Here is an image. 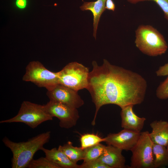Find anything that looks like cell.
Masks as SVG:
<instances>
[{
	"mask_svg": "<svg viewBox=\"0 0 168 168\" xmlns=\"http://www.w3.org/2000/svg\"><path fill=\"white\" fill-rule=\"evenodd\" d=\"M122 150L110 145L105 146L102 154L98 159L110 168H125V159Z\"/></svg>",
	"mask_w": 168,
	"mask_h": 168,
	"instance_id": "obj_12",
	"label": "cell"
},
{
	"mask_svg": "<svg viewBox=\"0 0 168 168\" xmlns=\"http://www.w3.org/2000/svg\"><path fill=\"white\" fill-rule=\"evenodd\" d=\"M80 141L81 147L84 149L101 142H105V138H102L96 134L86 133L81 136Z\"/></svg>",
	"mask_w": 168,
	"mask_h": 168,
	"instance_id": "obj_19",
	"label": "cell"
},
{
	"mask_svg": "<svg viewBox=\"0 0 168 168\" xmlns=\"http://www.w3.org/2000/svg\"><path fill=\"white\" fill-rule=\"evenodd\" d=\"M27 0H16L15 4L17 8L20 9H24L27 6Z\"/></svg>",
	"mask_w": 168,
	"mask_h": 168,
	"instance_id": "obj_25",
	"label": "cell"
},
{
	"mask_svg": "<svg viewBox=\"0 0 168 168\" xmlns=\"http://www.w3.org/2000/svg\"><path fill=\"white\" fill-rule=\"evenodd\" d=\"M156 74L158 77L168 76V63L160 67L156 71Z\"/></svg>",
	"mask_w": 168,
	"mask_h": 168,
	"instance_id": "obj_24",
	"label": "cell"
},
{
	"mask_svg": "<svg viewBox=\"0 0 168 168\" xmlns=\"http://www.w3.org/2000/svg\"><path fill=\"white\" fill-rule=\"evenodd\" d=\"M45 156L59 168H79L80 165L73 162L62 151L58 148L50 149L44 148L41 150Z\"/></svg>",
	"mask_w": 168,
	"mask_h": 168,
	"instance_id": "obj_14",
	"label": "cell"
},
{
	"mask_svg": "<svg viewBox=\"0 0 168 168\" xmlns=\"http://www.w3.org/2000/svg\"><path fill=\"white\" fill-rule=\"evenodd\" d=\"M22 80L33 82L38 87H44L47 90L59 83L58 72L49 70L38 61H33L29 63Z\"/></svg>",
	"mask_w": 168,
	"mask_h": 168,
	"instance_id": "obj_7",
	"label": "cell"
},
{
	"mask_svg": "<svg viewBox=\"0 0 168 168\" xmlns=\"http://www.w3.org/2000/svg\"><path fill=\"white\" fill-rule=\"evenodd\" d=\"M79 168H110L98 159L90 161L83 162L80 165Z\"/></svg>",
	"mask_w": 168,
	"mask_h": 168,
	"instance_id": "obj_23",
	"label": "cell"
},
{
	"mask_svg": "<svg viewBox=\"0 0 168 168\" xmlns=\"http://www.w3.org/2000/svg\"><path fill=\"white\" fill-rule=\"evenodd\" d=\"M43 105L50 115L59 119V125L61 128L68 129L74 126L79 118L77 109L68 105L49 100Z\"/></svg>",
	"mask_w": 168,
	"mask_h": 168,
	"instance_id": "obj_8",
	"label": "cell"
},
{
	"mask_svg": "<svg viewBox=\"0 0 168 168\" xmlns=\"http://www.w3.org/2000/svg\"><path fill=\"white\" fill-rule=\"evenodd\" d=\"M29 168H59L45 156L41 157L37 159H33L29 164Z\"/></svg>",
	"mask_w": 168,
	"mask_h": 168,
	"instance_id": "obj_20",
	"label": "cell"
},
{
	"mask_svg": "<svg viewBox=\"0 0 168 168\" xmlns=\"http://www.w3.org/2000/svg\"><path fill=\"white\" fill-rule=\"evenodd\" d=\"M166 148H167V151L168 152V144L167 145V146H166Z\"/></svg>",
	"mask_w": 168,
	"mask_h": 168,
	"instance_id": "obj_27",
	"label": "cell"
},
{
	"mask_svg": "<svg viewBox=\"0 0 168 168\" xmlns=\"http://www.w3.org/2000/svg\"><path fill=\"white\" fill-rule=\"evenodd\" d=\"M105 146L99 143L84 149L83 162L98 158L103 153Z\"/></svg>",
	"mask_w": 168,
	"mask_h": 168,
	"instance_id": "obj_18",
	"label": "cell"
},
{
	"mask_svg": "<svg viewBox=\"0 0 168 168\" xmlns=\"http://www.w3.org/2000/svg\"><path fill=\"white\" fill-rule=\"evenodd\" d=\"M106 0H97L94 2H84L80 7L82 11L89 10L93 16V36L96 38L97 30L100 17L105 10V2Z\"/></svg>",
	"mask_w": 168,
	"mask_h": 168,
	"instance_id": "obj_15",
	"label": "cell"
},
{
	"mask_svg": "<svg viewBox=\"0 0 168 168\" xmlns=\"http://www.w3.org/2000/svg\"><path fill=\"white\" fill-rule=\"evenodd\" d=\"M58 148L63 152L73 162L83 160L84 149L81 147H74L70 141H68L63 145H59Z\"/></svg>",
	"mask_w": 168,
	"mask_h": 168,
	"instance_id": "obj_17",
	"label": "cell"
},
{
	"mask_svg": "<svg viewBox=\"0 0 168 168\" xmlns=\"http://www.w3.org/2000/svg\"><path fill=\"white\" fill-rule=\"evenodd\" d=\"M148 131L141 132L139 138L131 150L130 168H153V144Z\"/></svg>",
	"mask_w": 168,
	"mask_h": 168,
	"instance_id": "obj_6",
	"label": "cell"
},
{
	"mask_svg": "<svg viewBox=\"0 0 168 168\" xmlns=\"http://www.w3.org/2000/svg\"><path fill=\"white\" fill-rule=\"evenodd\" d=\"M53 119L45 110L43 105L24 101L21 103L16 116L9 119L2 120L0 123L21 122L35 128L42 123L52 120Z\"/></svg>",
	"mask_w": 168,
	"mask_h": 168,
	"instance_id": "obj_4",
	"label": "cell"
},
{
	"mask_svg": "<svg viewBox=\"0 0 168 168\" xmlns=\"http://www.w3.org/2000/svg\"><path fill=\"white\" fill-rule=\"evenodd\" d=\"M133 106L129 105L121 108V126L124 129L140 133L146 119L138 116L133 111Z\"/></svg>",
	"mask_w": 168,
	"mask_h": 168,
	"instance_id": "obj_11",
	"label": "cell"
},
{
	"mask_svg": "<svg viewBox=\"0 0 168 168\" xmlns=\"http://www.w3.org/2000/svg\"><path fill=\"white\" fill-rule=\"evenodd\" d=\"M92 64L86 89L96 107L92 125L95 124L98 111L104 105L114 104L121 108L139 105L143 101L147 84L141 75L112 65L105 59L101 66L95 61Z\"/></svg>",
	"mask_w": 168,
	"mask_h": 168,
	"instance_id": "obj_1",
	"label": "cell"
},
{
	"mask_svg": "<svg viewBox=\"0 0 168 168\" xmlns=\"http://www.w3.org/2000/svg\"><path fill=\"white\" fill-rule=\"evenodd\" d=\"M89 69L76 62L70 63L58 72L59 83L76 91L87 89Z\"/></svg>",
	"mask_w": 168,
	"mask_h": 168,
	"instance_id": "obj_5",
	"label": "cell"
},
{
	"mask_svg": "<svg viewBox=\"0 0 168 168\" xmlns=\"http://www.w3.org/2000/svg\"><path fill=\"white\" fill-rule=\"evenodd\" d=\"M150 126L152 130L149 135L153 142L166 147L168 144V121L156 120L151 122Z\"/></svg>",
	"mask_w": 168,
	"mask_h": 168,
	"instance_id": "obj_13",
	"label": "cell"
},
{
	"mask_svg": "<svg viewBox=\"0 0 168 168\" xmlns=\"http://www.w3.org/2000/svg\"><path fill=\"white\" fill-rule=\"evenodd\" d=\"M47 95L50 100L61 103L77 109L84 104L77 91L59 83L47 90Z\"/></svg>",
	"mask_w": 168,
	"mask_h": 168,
	"instance_id": "obj_9",
	"label": "cell"
},
{
	"mask_svg": "<svg viewBox=\"0 0 168 168\" xmlns=\"http://www.w3.org/2000/svg\"><path fill=\"white\" fill-rule=\"evenodd\" d=\"M135 43L143 54L155 57L164 54L168 46L163 35L150 25H142L135 31Z\"/></svg>",
	"mask_w": 168,
	"mask_h": 168,
	"instance_id": "obj_3",
	"label": "cell"
},
{
	"mask_svg": "<svg viewBox=\"0 0 168 168\" xmlns=\"http://www.w3.org/2000/svg\"><path fill=\"white\" fill-rule=\"evenodd\" d=\"M129 3L135 4L145 1H152L156 3L163 11L165 18L168 21V0H127Z\"/></svg>",
	"mask_w": 168,
	"mask_h": 168,
	"instance_id": "obj_21",
	"label": "cell"
},
{
	"mask_svg": "<svg viewBox=\"0 0 168 168\" xmlns=\"http://www.w3.org/2000/svg\"><path fill=\"white\" fill-rule=\"evenodd\" d=\"M153 168L168 166V152L166 147L153 143Z\"/></svg>",
	"mask_w": 168,
	"mask_h": 168,
	"instance_id": "obj_16",
	"label": "cell"
},
{
	"mask_svg": "<svg viewBox=\"0 0 168 168\" xmlns=\"http://www.w3.org/2000/svg\"><path fill=\"white\" fill-rule=\"evenodd\" d=\"M140 133L124 129L117 133H110L105 138L107 145L126 151H131L137 143Z\"/></svg>",
	"mask_w": 168,
	"mask_h": 168,
	"instance_id": "obj_10",
	"label": "cell"
},
{
	"mask_svg": "<svg viewBox=\"0 0 168 168\" xmlns=\"http://www.w3.org/2000/svg\"><path fill=\"white\" fill-rule=\"evenodd\" d=\"M156 97L160 100L168 98V76L167 78L157 87L156 91Z\"/></svg>",
	"mask_w": 168,
	"mask_h": 168,
	"instance_id": "obj_22",
	"label": "cell"
},
{
	"mask_svg": "<svg viewBox=\"0 0 168 168\" xmlns=\"http://www.w3.org/2000/svg\"><path fill=\"white\" fill-rule=\"evenodd\" d=\"M106 9L114 11L115 6L112 0H106L105 2Z\"/></svg>",
	"mask_w": 168,
	"mask_h": 168,
	"instance_id": "obj_26",
	"label": "cell"
},
{
	"mask_svg": "<svg viewBox=\"0 0 168 168\" xmlns=\"http://www.w3.org/2000/svg\"><path fill=\"white\" fill-rule=\"evenodd\" d=\"M51 132L47 131L39 134L26 142H15L7 137L2 141L12 153L11 161L12 168H25L33 159L34 155L44 145L48 142L50 138Z\"/></svg>",
	"mask_w": 168,
	"mask_h": 168,
	"instance_id": "obj_2",
	"label": "cell"
}]
</instances>
